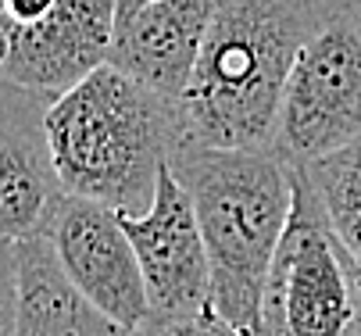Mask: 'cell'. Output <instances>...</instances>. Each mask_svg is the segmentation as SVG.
Masks as SVG:
<instances>
[{
  "label": "cell",
  "mask_w": 361,
  "mask_h": 336,
  "mask_svg": "<svg viewBox=\"0 0 361 336\" xmlns=\"http://www.w3.org/2000/svg\"><path fill=\"white\" fill-rule=\"evenodd\" d=\"M169 165L190 194L208 247L212 311L254 336L262 290L290 218L293 165L272 147L240 151L193 143H179Z\"/></svg>",
  "instance_id": "3957f363"
},
{
  "label": "cell",
  "mask_w": 361,
  "mask_h": 336,
  "mask_svg": "<svg viewBox=\"0 0 361 336\" xmlns=\"http://www.w3.org/2000/svg\"><path fill=\"white\" fill-rule=\"evenodd\" d=\"M140 4H150V0H115V11H133Z\"/></svg>",
  "instance_id": "e0dca14e"
},
{
  "label": "cell",
  "mask_w": 361,
  "mask_h": 336,
  "mask_svg": "<svg viewBox=\"0 0 361 336\" xmlns=\"http://www.w3.org/2000/svg\"><path fill=\"white\" fill-rule=\"evenodd\" d=\"M18 311V244L0 239V336H15Z\"/></svg>",
  "instance_id": "4fadbf2b"
},
{
  "label": "cell",
  "mask_w": 361,
  "mask_h": 336,
  "mask_svg": "<svg viewBox=\"0 0 361 336\" xmlns=\"http://www.w3.org/2000/svg\"><path fill=\"white\" fill-rule=\"evenodd\" d=\"M50 101L54 97L0 75V239L18 244L43 236L65 197L47 139Z\"/></svg>",
  "instance_id": "ba28073f"
},
{
  "label": "cell",
  "mask_w": 361,
  "mask_h": 336,
  "mask_svg": "<svg viewBox=\"0 0 361 336\" xmlns=\"http://www.w3.org/2000/svg\"><path fill=\"white\" fill-rule=\"evenodd\" d=\"M215 8L219 0H150L115 11L108 65L179 104Z\"/></svg>",
  "instance_id": "30bf717a"
},
{
  "label": "cell",
  "mask_w": 361,
  "mask_h": 336,
  "mask_svg": "<svg viewBox=\"0 0 361 336\" xmlns=\"http://www.w3.org/2000/svg\"><path fill=\"white\" fill-rule=\"evenodd\" d=\"M361 136V0H322L290 65L272 151L293 168Z\"/></svg>",
  "instance_id": "5b68a950"
},
{
  "label": "cell",
  "mask_w": 361,
  "mask_h": 336,
  "mask_svg": "<svg viewBox=\"0 0 361 336\" xmlns=\"http://www.w3.org/2000/svg\"><path fill=\"white\" fill-rule=\"evenodd\" d=\"M47 139L65 194L143 215L179 147V104L100 65L50 101Z\"/></svg>",
  "instance_id": "7a4b0ae2"
},
{
  "label": "cell",
  "mask_w": 361,
  "mask_h": 336,
  "mask_svg": "<svg viewBox=\"0 0 361 336\" xmlns=\"http://www.w3.org/2000/svg\"><path fill=\"white\" fill-rule=\"evenodd\" d=\"M43 239L54 251L68 282L93 308L133 329L150 325L140 261L122 229V218L111 208L65 194L43 229Z\"/></svg>",
  "instance_id": "52a82bcc"
},
{
  "label": "cell",
  "mask_w": 361,
  "mask_h": 336,
  "mask_svg": "<svg viewBox=\"0 0 361 336\" xmlns=\"http://www.w3.org/2000/svg\"><path fill=\"white\" fill-rule=\"evenodd\" d=\"M111 36L115 0H58L43 18L11 25V54L0 75L58 97L108 65Z\"/></svg>",
  "instance_id": "9c48e42d"
},
{
  "label": "cell",
  "mask_w": 361,
  "mask_h": 336,
  "mask_svg": "<svg viewBox=\"0 0 361 336\" xmlns=\"http://www.w3.org/2000/svg\"><path fill=\"white\" fill-rule=\"evenodd\" d=\"M322 0H219L179 97V143L269 151L290 65Z\"/></svg>",
  "instance_id": "6da1fadb"
},
{
  "label": "cell",
  "mask_w": 361,
  "mask_h": 336,
  "mask_svg": "<svg viewBox=\"0 0 361 336\" xmlns=\"http://www.w3.org/2000/svg\"><path fill=\"white\" fill-rule=\"evenodd\" d=\"M11 25H15V22L0 11V68L8 65V54H11Z\"/></svg>",
  "instance_id": "2e32d148"
},
{
  "label": "cell",
  "mask_w": 361,
  "mask_h": 336,
  "mask_svg": "<svg viewBox=\"0 0 361 336\" xmlns=\"http://www.w3.org/2000/svg\"><path fill=\"white\" fill-rule=\"evenodd\" d=\"M254 336H361V265L336 236L304 168H293L290 218Z\"/></svg>",
  "instance_id": "277c9868"
},
{
  "label": "cell",
  "mask_w": 361,
  "mask_h": 336,
  "mask_svg": "<svg viewBox=\"0 0 361 336\" xmlns=\"http://www.w3.org/2000/svg\"><path fill=\"white\" fill-rule=\"evenodd\" d=\"M304 175L312 179L343 247L361 265V136L350 139L347 147L304 165Z\"/></svg>",
  "instance_id": "7c38bea8"
},
{
  "label": "cell",
  "mask_w": 361,
  "mask_h": 336,
  "mask_svg": "<svg viewBox=\"0 0 361 336\" xmlns=\"http://www.w3.org/2000/svg\"><path fill=\"white\" fill-rule=\"evenodd\" d=\"M154 336H250V332L226 322L222 315H215L208 308V311H200L193 318H179V322H169L161 329H154Z\"/></svg>",
  "instance_id": "5bb4252c"
},
{
  "label": "cell",
  "mask_w": 361,
  "mask_h": 336,
  "mask_svg": "<svg viewBox=\"0 0 361 336\" xmlns=\"http://www.w3.org/2000/svg\"><path fill=\"white\" fill-rule=\"evenodd\" d=\"M58 0H0V11H4L15 25H25V22H36L43 18Z\"/></svg>",
  "instance_id": "9a60e30c"
},
{
  "label": "cell",
  "mask_w": 361,
  "mask_h": 336,
  "mask_svg": "<svg viewBox=\"0 0 361 336\" xmlns=\"http://www.w3.org/2000/svg\"><path fill=\"white\" fill-rule=\"evenodd\" d=\"M15 336H154L150 325H122L93 308L43 236L18 239V311Z\"/></svg>",
  "instance_id": "8fae6325"
},
{
  "label": "cell",
  "mask_w": 361,
  "mask_h": 336,
  "mask_svg": "<svg viewBox=\"0 0 361 336\" xmlns=\"http://www.w3.org/2000/svg\"><path fill=\"white\" fill-rule=\"evenodd\" d=\"M140 261L150 325L161 329L212 308V265L208 247L190 204V194L165 165L154 201L143 215H118Z\"/></svg>",
  "instance_id": "8992f818"
}]
</instances>
